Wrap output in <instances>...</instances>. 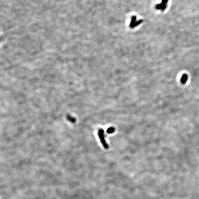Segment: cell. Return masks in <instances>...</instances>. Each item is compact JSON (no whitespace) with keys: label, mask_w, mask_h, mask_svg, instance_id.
<instances>
[{"label":"cell","mask_w":199,"mask_h":199,"mask_svg":"<svg viewBox=\"0 0 199 199\" xmlns=\"http://www.w3.org/2000/svg\"><path fill=\"white\" fill-rule=\"evenodd\" d=\"M98 135L99 136L100 142L103 145V146L106 149H108L109 146L105 140V136H104V131L103 129H100L99 130L98 132Z\"/></svg>","instance_id":"6da1fadb"},{"label":"cell","mask_w":199,"mask_h":199,"mask_svg":"<svg viewBox=\"0 0 199 199\" xmlns=\"http://www.w3.org/2000/svg\"><path fill=\"white\" fill-rule=\"evenodd\" d=\"M188 76L186 74H184L181 77L180 81L182 84H185L188 80Z\"/></svg>","instance_id":"7a4b0ae2"},{"label":"cell","mask_w":199,"mask_h":199,"mask_svg":"<svg viewBox=\"0 0 199 199\" xmlns=\"http://www.w3.org/2000/svg\"><path fill=\"white\" fill-rule=\"evenodd\" d=\"M167 7L166 5H164L162 3H160L159 4H158L156 6V9H161V10L164 11L166 9Z\"/></svg>","instance_id":"3957f363"},{"label":"cell","mask_w":199,"mask_h":199,"mask_svg":"<svg viewBox=\"0 0 199 199\" xmlns=\"http://www.w3.org/2000/svg\"><path fill=\"white\" fill-rule=\"evenodd\" d=\"M66 118L68 121H69L70 122H71L72 123H75L76 121V119L75 118L73 117L72 116H71L69 114L67 115Z\"/></svg>","instance_id":"277c9868"},{"label":"cell","mask_w":199,"mask_h":199,"mask_svg":"<svg viewBox=\"0 0 199 199\" xmlns=\"http://www.w3.org/2000/svg\"><path fill=\"white\" fill-rule=\"evenodd\" d=\"M115 131V128H114L113 127H109L107 129V132L108 134H112V133H113Z\"/></svg>","instance_id":"5b68a950"},{"label":"cell","mask_w":199,"mask_h":199,"mask_svg":"<svg viewBox=\"0 0 199 199\" xmlns=\"http://www.w3.org/2000/svg\"><path fill=\"white\" fill-rule=\"evenodd\" d=\"M142 22H143V20H138L137 21H136V22L132 26H131L130 27L131 28H133L134 27L137 26H138L140 24H141Z\"/></svg>","instance_id":"8992f818"},{"label":"cell","mask_w":199,"mask_h":199,"mask_svg":"<svg viewBox=\"0 0 199 199\" xmlns=\"http://www.w3.org/2000/svg\"><path fill=\"white\" fill-rule=\"evenodd\" d=\"M136 16H133L132 17L131 21V22H130V27L132 26L136 22Z\"/></svg>","instance_id":"52a82bcc"},{"label":"cell","mask_w":199,"mask_h":199,"mask_svg":"<svg viewBox=\"0 0 199 199\" xmlns=\"http://www.w3.org/2000/svg\"><path fill=\"white\" fill-rule=\"evenodd\" d=\"M168 0H162V2L161 3L163 4L164 5H166Z\"/></svg>","instance_id":"ba28073f"}]
</instances>
